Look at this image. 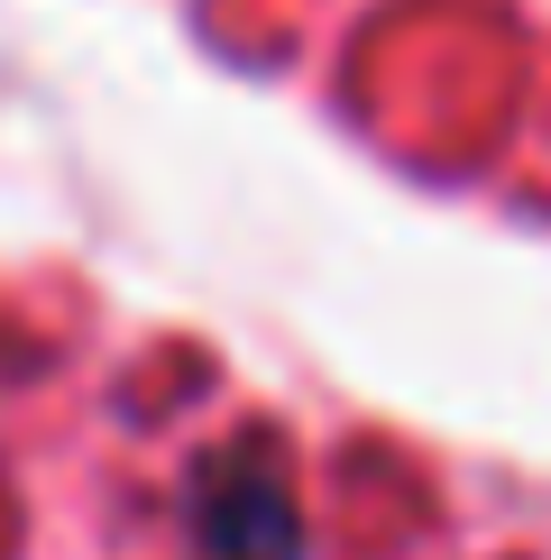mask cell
<instances>
[{"instance_id": "obj_1", "label": "cell", "mask_w": 551, "mask_h": 560, "mask_svg": "<svg viewBox=\"0 0 551 560\" xmlns=\"http://www.w3.org/2000/svg\"><path fill=\"white\" fill-rule=\"evenodd\" d=\"M194 542H202V560H304V515H294V487L276 469V451L239 441V451L202 459Z\"/></svg>"}]
</instances>
